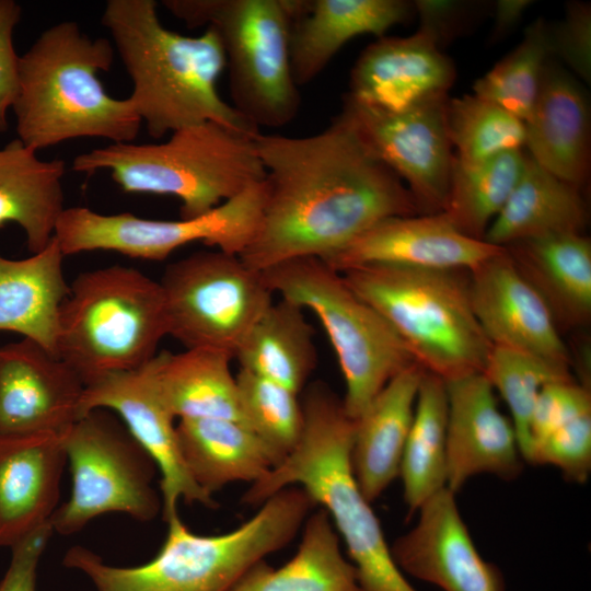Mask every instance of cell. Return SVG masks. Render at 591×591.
Masks as SVG:
<instances>
[{
    "instance_id": "6da1fadb",
    "label": "cell",
    "mask_w": 591,
    "mask_h": 591,
    "mask_svg": "<svg viewBox=\"0 0 591 591\" xmlns=\"http://www.w3.org/2000/svg\"><path fill=\"white\" fill-rule=\"evenodd\" d=\"M254 146L266 197L258 229L239 257L256 271L301 257L325 260L384 219L421 215L341 113L318 134L258 132Z\"/></svg>"
},
{
    "instance_id": "7a4b0ae2",
    "label": "cell",
    "mask_w": 591,
    "mask_h": 591,
    "mask_svg": "<svg viewBox=\"0 0 591 591\" xmlns=\"http://www.w3.org/2000/svg\"><path fill=\"white\" fill-rule=\"evenodd\" d=\"M101 23L131 79L128 97L151 137L207 121L259 132L219 95L225 56L213 27L198 36L169 30L154 0H108Z\"/></svg>"
},
{
    "instance_id": "3957f363",
    "label": "cell",
    "mask_w": 591,
    "mask_h": 591,
    "mask_svg": "<svg viewBox=\"0 0 591 591\" xmlns=\"http://www.w3.org/2000/svg\"><path fill=\"white\" fill-rule=\"evenodd\" d=\"M302 392L298 443L252 484L242 502L259 506L283 488L301 487L328 513L363 591H417L395 564L380 521L355 477L350 456L355 420L325 383L316 381Z\"/></svg>"
},
{
    "instance_id": "277c9868",
    "label": "cell",
    "mask_w": 591,
    "mask_h": 591,
    "mask_svg": "<svg viewBox=\"0 0 591 591\" xmlns=\"http://www.w3.org/2000/svg\"><path fill=\"white\" fill-rule=\"evenodd\" d=\"M114 55L109 39L90 37L74 21L43 31L20 56L18 139L36 151L77 138L134 142L142 123L132 102L111 96L99 79Z\"/></svg>"
},
{
    "instance_id": "5b68a950",
    "label": "cell",
    "mask_w": 591,
    "mask_h": 591,
    "mask_svg": "<svg viewBox=\"0 0 591 591\" xmlns=\"http://www.w3.org/2000/svg\"><path fill=\"white\" fill-rule=\"evenodd\" d=\"M316 505L301 487L269 497L250 520L217 535L192 532L178 513L165 522L158 554L135 567L107 565L83 546L69 548L63 565L83 572L96 591H231L255 564L288 545Z\"/></svg>"
},
{
    "instance_id": "8992f818",
    "label": "cell",
    "mask_w": 591,
    "mask_h": 591,
    "mask_svg": "<svg viewBox=\"0 0 591 591\" xmlns=\"http://www.w3.org/2000/svg\"><path fill=\"white\" fill-rule=\"evenodd\" d=\"M72 170L111 172L126 193L172 195L181 218L211 211L266 178L254 136L207 121L171 132L161 143H111L81 153Z\"/></svg>"
},
{
    "instance_id": "52a82bcc",
    "label": "cell",
    "mask_w": 591,
    "mask_h": 591,
    "mask_svg": "<svg viewBox=\"0 0 591 591\" xmlns=\"http://www.w3.org/2000/svg\"><path fill=\"white\" fill-rule=\"evenodd\" d=\"M340 274L425 371L444 381L483 372L493 346L471 305L468 271L372 265Z\"/></svg>"
},
{
    "instance_id": "ba28073f",
    "label": "cell",
    "mask_w": 591,
    "mask_h": 591,
    "mask_svg": "<svg viewBox=\"0 0 591 591\" xmlns=\"http://www.w3.org/2000/svg\"><path fill=\"white\" fill-rule=\"evenodd\" d=\"M169 336L161 285L134 267L80 274L59 312L56 355L84 384L137 370Z\"/></svg>"
},
{
    "instance_id": "9c48e42d",
    "label": "cell",
    "mask_w": 591,
    "mask_h": 591,
    "mask_svg": "<svg viewBox=\"0 0 591 591\" xmlns=\"http://www.w3.org/2000/svg\"><path fill=\"white\" fill-rule=\"evenodd\" d=\"M189 28L213 27L229 69L232 107L256 129L292 121L300 94L290 35L301 0H164Z\"/></svg>"
},
{
    "instance_id": "30bf717a",
    "label": "cell",
    "mask_w": 591,
    "mask_h": 591,
    "mask_svg": "<svg viewBox=\"0 0 591 591\" xmlns=\"http://www.w3.org/2000/svg\"><path fill=\"white\" fill-rule=\"evenodd\" d=\"M262 274L274 294L320 320L345 380L344 408L354 420L393 376L416 363L385 318L323 259L296 258Z\"/></svg>"
},
{
    "instance_id": "8fae6325",
    "label": "cell",
    "mask_w": 591,
    "mask_h": 591,
    "mask_svg": "<svg viewBox=\"0 0 591 591\" xmlns=\"http://www.w3.org/2000/svg\"><path fill=\"white\" fill-rule=\"evenodd\" d=\"M70 465L71 494L50 518L61 535L79 532L107 512L147 522L162 511L153 487L157 464L108 409L84 414L61 433Z\"/></svg>"
},
{
    "instance_id": "7c38bea8",
    "label": "cell",
    "mask_w": 591,
    "mask_h": 591,
    "mask_svg": "<svg viewBox=\"0 0 591 591\" xmlns=\"http://www.w3.org/2000/svg\"><path fill=\"white\" fill-rule=\"evenodd\" d=\"M159 282L169 336L186 349L219 351L232 359L274 302L260 271L220 250L171 263Z\"/></svg>"
},
{
    "instance_id": "4fadbf2b",
    "label": "cell",
    "mask_w": 591,
    "mask_h": 591,
    "mask_svg": "<svg viewBox=\"0 0 591 591\" xmlns=\"http://www.w3.org/2000/svg\"><path fill=\"white\" fill-rule=\"evenodd\" d=\"M265 179L206 215L190 219L154 220L129 212L104 215L88 207H66L58 219L55 239L65 256L101 250L163 260L194 242L240 255L258 229L266 197Z\"/></svg>"
},
{
    "instance_id": "5bb4252c",
    "label": "cell",
    "mask_w": 591,
    "mask_h": 591,
    "mask_svg": "<svg viewBox=\"0 0 591 591\" xmlns=\"http://www.w3.org/2000/svg\"><path fill=\"white\" fill-rule=\"evenodd\" d=\"M448 94L402 112L344 96L340 113L361 140L405 184L421 215L442 212L455 154L447 126Z\"/></svg>"
},
{
    "instance_id": "9a60e30c",
    "label": "cell",
    "mask_w": 591,
    "mask_h": 591,
    "mask_svg": "<svg viewBox=\"0 0 591 591\" xmlns=\"http://www.w3.org/2000/svg\"><path fill=\"white\" fill-rule=\"evenodd\" d=\"M96 408L115 413L157 464L164 521L178 513L179 500L216 508L212 496L198 487L188 473L178 445L175 417L154 385L149 362L137 370L106 374L86 384L81 417Z\"/></svg>"
},
{
    "instance_id": "2e32d148",
    "label": "cell",
    "mask_w": 591,
    "mask_h": 591,
    "mask_svg": "<svg viewBox=\"0 0 591 591\" xmlns=\"http://www.w3.org/2000/svg\"><path fill=\"white\" fill-rule=\"evenodd\" d=\"M85 384L28 338L0 346V434L62 433L81 417Z\"/></svg>"
},
{
    "instance_id": "e0dca14e",
    "label": "cell",
    "mask_w": 591,
    "mask_h": 591,
    "mask_svg": "<svg viewBox=\"0 0 591 591\" xmlns=\"http://www.w3.org/2000/svg\"><path fill=\"white\" fill-rule=\"evenodd\" d=\"M468 294L475 317L493 347L570 366L568 348L548 304L506 248L468 271Z\"/></svg>"
},
{
    "instance_id": "ac0fdd59",
    "label": "cell",
    "mask_w": 591,
    "mask_h": 591,
    "mask_svg": "<svg viewBox=\"0 0 591 591\" xmlns=\"http://www.w3.org/2000/svg\"><path fill=\"white\" fill-rule=\"evenodd\" d=\"M503 250L438 212L384 219L324 262L338 273L372 265L471 271Z\"/></svg>"
},
{
    "instance_id": "d6986e66",
    "label": "cell",
    "mask_w": 591,
    "mask_h": 591,
    "mask_svg": "<svg viewBox=\"0 0 591 591\" xmlns=\"http://www.w3.org/2000/svg\"><path fill=\"white\" fill-rule=\"evenodd\" d=\"M448 398L447 488L454 494L473 476L503 480L523 467L518 437L498 408L495 390L483 372L444 381Z\"/></svg>"
},
{
    "instance_id": "ffe728a7",
    "label": "cell",
    "mask_w": 591,
    "mask_h": 591,
    "mask_svg": "<svg viewBox=\"0 0 591 591\" xmlns=\"http://www.w3.org/2000/svg\"><path fill=\"white\" fill-rule=\"evenodd\" d=\"M418 511L416 525L390 547L402 572L444 591H506L499 568L475 547L453 491L441 489Z\"/></svg>"
},
{
    "instance_id": "44dd1931",
    "label": "cell",
    "mask_w": 591,
    "mask_h": 591,
    "mask_svg": "<svg viewBox=\"0 0 591 591\" xmlns=\"http://www.w3.org/2000/svg\"><path fill=\"white\" fill-rule=\"evenodd\" d=\"M456 78L453 61L436 38L418 28L406 37H380L367 46L349 78L352 100L387 112H402L448 94Z\"/></svg>"
},
{
    "instance_id": "7402d4cb",
    "label": "cell",
    "mask_w": 591,
    "mask_h": 591,
    "mask_svg": "<svg viewBox=\"0 0 591 591\" xmlns=\"http://www.w3.org/2000/svg\"><path fill=\"white\" fill-rule=\"evenodd\" d=\"M66 462L61 433L0 434V546L50 521Z\"/></svg>"
},
{
    "instance_id": "603a6c76",
    "label": "cell",
    "mask_w": 591,
    "mask_h": 591,
    "mask_svg": "<svg viewBox=\"0 0 591 591\" xmlns=\"http://www.w3.org/2000/svg\"><path fill=\"white\" fill-rule=\"evenodd\" d=\"M528 154L542 167L581 187L590 172V108L576 78L549 58L530 117Z\"/></svg>"
},
{
    "instance_id": "cb8c5ba5",
    "label": "cell",
    "mask_w": 591,
    "mask_h": 591,
    "mask_svg": "<svg viewBox=\"0 0 591 591\" xmlns=\"http://www.w3.org/2000/svg\"><path fill=\"white\" fill-rule=\"evenodd\" d=\"M415 14L404 0H301L291 27L290 56L298 86L314 80L338 50L363 34L383 37Z\"/></svg>"
},
{
    "instance_id": "d4e9b609",
    "label": "cell",
    "mask_w": 591,
    "mask_h": 591,
    "mask_svg": "<svg viewBox=\"0 0 591 591\" xmlns=\"http://www.w3.org/2000/svg\"><path fill=\"white\" fill-rule=\"evenodd\" d=\"M424 372L418 363L398 372L355 419L351 465L370 503L399 475Z\"/></svg>"
},
{
    "instance_id": "484cf974",
    "label": "cell",
    "mask_w": 591,
    "mask_h": 591,
    "mask_svg": "<svg viewBox=\"0 0 591 591\" xmlns=\"http://www.w3.org/2000/svg\"><path fill=\"white\" fill-rule=\"evenodd\" d=\"M176 433L190 477L211 496L231 483L253 484L283 460L276 449L236 420L181 419Z\"/></svg>"
},
{
    "instance_id": "4316f807",
    "label": "cell",
    "mask_w": 591,
    "mask_h": 591,
    "mask_svg": "<svg viewBox=\"0 0 591 591\" xmlns=\"http://www.w3.org/2000/svg\"><path fill=\"white\" fill-rule=\"evenodd\" d=\"M63 257L55 236L27 258L0 254V331L18 333L55 355L59 312L69 293Z\"/></svg>"
},
{
    "instance_id": "83f0119b",
    "label": "cell",
    "mask_w": 591,
    "mask_h": 591,
    "mask_svg": "<svg viewBox=\"0 0 591 591\" xmlns=\"http://www.w3.org/2000/svg\"><path fill=\"white\" fill-rule=\"evenodd\" d=\"M587 217L580 187L548 172L525 152L519 179L483 240L506 247L523 240L582 233Z\"/></svg>"
},
{
    "instance_id": "f1b7e54d",
    "label": "cell",
    "mask_w": 591,
    "mask_h": 591,
    "mask_svg": "<svg viewBox=\"0 0 591 591\" xmlns=\"http://www.w3.org/2000/svg\"><path fill=\"white\" fill-rule=\"evenodd\" d=\"M66 162L42 160L20 139L0 148V228L19 224L32 254L44 250L55 236L65 207L62 178Z\"/></svg>"
},
{
    "instance_id": "f546056e",
    "label": "cell",
    "mask_w": 591,
    "mask_h": 591,
    "mask_svg": "<svg viewBox=\"0 0 591 591\" xmlns=\"http://www.w3.org/2000/svg\"><path fill=\"white\" fill-rule=\"evenodd\" d=\"M548 304L558 326L584 325L591 316V242L582 233L523 240L505 247Z\"/></svg>"
},
{
    "instance_id": "4dcf8cb0",
    "label": "cell",
    "mask_w": 591,
    "mask_h": 591,
    "mask_svg": "<svg viewBox=\"0 0 591 591\" xmlns=\"http://www.w3.org/2000/svg\"><path fill=\"white\" fill-rule=\"evenodd\" d=\"M233 359L208 349L158 352L149 361L154 385L171 414L181 419L220 418L243 424Z\"/></svg>"
},
{
    "instance_id": "1f68e13d",
    "label": "cell",
    "mask_w": 591,
    "mask_h": 591,
    "mask_svg": "<svg viewBox=\"0 0 591 591\" xmlns=\"http://www.w3.org/2000/svg\"><path fill=\"white\" fill-rule=\"evenodd\" d=\"M231 591H363L355 565L348 560L328 515L318 509L304 521L296 555L274 568L260 560Z\"/></svg>"
},
{
    "instance_id": "d6a6232c",
    "label": "cell",
    "mask_w": 591,
    "mask_h": 591,
    "mask_svg": "<svg viewBox=\"0 0 591 591\" xmlns=\"http://www.w3.org/2000/svg\"><path fill=\"white\" fill-rule=\"evenodd\" d=\"M247 370L301 393L316 364L311 325L304 310L285 299L274 301L235 355Z\"/></svg>"
},
{
    "instance_id": "836d02e7",
    "label": "cell",
    "mask_w": 591,
    "mask_h": 591,
    "mask_svg": "<svg viewBox=\"0 0 591 591\" xmlns=\"http://www.w3.org/2000/svg\"><path fill=\"white\" fill-rule=\"evenodd\" d=\"M447 419L445 382L425 371L399 466L409 514L447 487Z\"/></svg>"
},
{
    "instance_id": "e575fe53",
    "label": "cell",
    "mask_w": 591,
    "mask_h": 591,
    "mask_svg": "<svg viewBox=\"0 0 591 591\" xmlns=\"http://www.w3.org/2000/svg\"><path fill=\"white\" fill-rule=\"evenodd\" d=\"M524 158L523 149L480 161L454 157L442 212L462 233L483 240L515 186Z\"/></svg>"
},
{
    "instance_id": "d590c367",
    "label": "cell",
    "mask_w": 591,
    "mask_h": 591,
    "mask_svg": "<svg viewBox=\"0 0 591 591\" xmlns=\"http://www.w3.org/2000/svg\"><path fill=\"white\" fill-rule=\"evenodd\" d=\"M483 373L510 412L521 455L530 450V421L542 389L559 381L575 380L570 366L532 354L493 347Z\"/></svg>"
},
{
    "instance_id": "8d00e7d4",
    "label": "cell",
    "mask_w": 591,
    "mask_h": 591,
    "mask_svg": "<svg viewBox=\"0 0 591 591\" xmlns=\"http://www.w3.org/2000/svg\"><path fill=\"white\" fill-rule=\"evenodd\" d=\"M552 57L547 24L534 21L519 45L475 81L474 95L525 121L534 107L542 74Z\"/></svg>"
},
{
    "instance_id": "74e56055",
    "label": "cell",
    "mask_w": 591,
    "mask_h": 591,
    "mask_svg": "<svg viewBox=\"0 0 591 591\" xmlns=\"http://www.w3.org/2000/svg\"><path fill=\"white\" fill-rule=\"evenodd\" d=\"M447 126L455 157L480 161L524 147V121L474 94L449 99Z\"/></svg>"
},
{
    "instance_id": "f35d334b",
    "label": "cell",
    "mask_w": 591,
    "mask_h": 591,
    "mask_svg": "<svg viewBox=\"0 0 591 591\" xmlns=\"http://www.w3.org/2000/svg\"><path fill=\"white\" fill-rule=\"evenodd\" d=\"M235 379L243 424L285 457L302 432L299 394L244 369Z\"/></svg>"
},
{
    "instance_id": "ab89813d",
    "label": "cell",
    "mask_w": 591,
    "mask_h": 591,
    "mask_svg": "<svg viewBox=\"0 0 591 591\" xmlns=\"http://www.w3.org/2000/svg\"><path fill=\"white\" fill-rule=\"evenodd\" d=\"M525 461L556 466L570 482H587L591 471V414L573 419L535 442Z\"/></svg>"
},
{
    "instance_id": "60d3db41",
    "label": "cell",
    "mask_w": 591,
    "mask_h": 591,
    "mask_svg": "<svg viewBox=\"0 0 591 591\" xmlns=\"http://www.w3.org/2000/svg\"><path fill=\"white\" fill-rule=\"evenodd\" d=\"M587 414H591V394L586 385L572 380L544 386L531 416L529 453L535 442Z\"/></svg>"
},
{
    "instance_id": "b9f144b4",
    "label": "cell",
    "mask_w": 591,
    "mask_h": 591,
    "mask_svg": "<svg viewBox=\"0 0 591 591\" xmlns=\"http://www.w3.org/2000/svg\"><path fill=\"white\" fill-rule=\"evenodd\" d=\"M551 55L558 56L571 71L590 83L591 78V7L573 1L566 5L565 18L547 25Z\"/></svg>"
},
{
    "instance_id": "7bdbcfd3",
    "label": "cell",
    "mask_w": 591,
    "mask_h": 591,
    "mask_svg": "<svg viewBox=\"0 0 591 591\" xmlns=\"http://www.w3.org/2000/svg\"><path fill=\"white\" fill-rule=\"evenodd\" d=\"M22 8L14 0H0V132L8 129V111L18 92L19 62L13 44L14 28L21 20Z\"/></svg>"
},
{
    "instance_id": "ee69618b",
    "label": "cell",
    "mask_w": 591,
    "mask_h": 591,
    "mask_svg": "<svg viewBox=\"0 0 591 591\" xmlns=\"http://www.w3.org/2000/svg\"><path fill=\"white\" fill-rule=\"evenodd\" d=\"M53 532L50 522L45 523L11 546L12 556L0 580V591H37V566Z\"/></svg>"
},
{
    "instance_id": "f6af8a7d",
    "label": "cell",
    "mask_w": 591,
    "mask_h": 591,
    "mask_svg": "<svg viewBox=\"0 0 591 591\" xmlns=\"http://www.w3.org/2000/svg\"><path fill=\"white\" fill-rule=\"evenodd\" d=\"M414 8L419 28L431 34L440 47L456 35L465 14V4L457 1L418 0Z\"/></svg>"
},
{
    "instance_id": "bcb514c9",
    "label": "cell",
    "mask_w": 591,
    "mask_h": 591,
    "mask_svg": "<svg viewBox=\"0 0 591 591\" xmlns=\"http://www.w3.org/2000/svg\"><path fill=\"white\" fill-rule=\"evenodd\" d=\"M529 0H499L495 4L493 40L507 36L520 22L526 9L531 5Z\"/></svg>"
}]
</instances>
